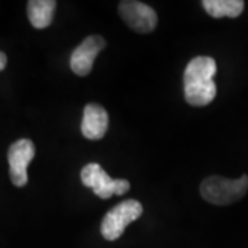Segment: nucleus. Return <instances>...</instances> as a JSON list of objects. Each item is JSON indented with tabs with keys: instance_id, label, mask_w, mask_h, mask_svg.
I'll use <instances>...</instances> for the list:
<instances>
[{
	"instance_id": "1",
	"label": "nucleus",
	"mask_w": 248,
	"mask_h": 248,
	"mask_svg": "<svg viewBox=\"0 0 248 248\" xmlns=\"http://www.w3.org/2000/svg\"><path fill=\"white\" fill-rule=\"evenodd\" d=\"M217 63L211 57H196L186 65L184 73V89L186 102L192 107H205L217 95L214 75Z\"/></svg>"
},
{
	"instance_id": "2",
	"label": "nucleus",
	"mask_w": 248,
	"mask_h": 248,
	"mask_svg": "<svg viewBox=\"0 0 248 248\" xmlns=\"http://www.w3.org/2000/svg\"><path fill=\"white\" fill-rule=\"evenodd\" d=\"M248 190V175L239 179L208 177L200 185V195L205 202L215 205H228L241 200Z\"/></svg>"
},
{
	"instance_id": "3",
	"label": "nucleus",
	"mask_w": 248,
	"mask_h": 248,
	"mask_svg": "<svg viewBox=\"0 0 248 248\" xmlns=\"http://www.w3.org/2000/svg\"><path fill=\"white\" fill-rule=\"evenodd\" d=\"M143 213L142 204L137 200H125L113 207L101 222V234L108 241H115L125 231V228L137 221Z\"/></svg>"
},
{
	"instance_id": "4",
	"label": "nucleus",
	"mask_w": 248,
	"mask_h": 248,
	"mask_svg": "<svg viewBox=\"0 0 248 248\" xmlns=\"http://www.w3.org/2000/svg\"><path fill=\"white\" fill-rule=\"evenodd\" d=\"M80 178L83 185L91 187L94 193L101 199H109L113 195L122 196L128 192L130 182L127 179H113L107 174V171L97 163H90L84 166Z\"/></svg>"
},
{
	"instance_id": "5",
	"label": "nucleus",
	"mask_w": 248,
	"mask_h": 248,
	"mask_svg": "<svg viewBox=\"0 0 248 248\" xmlns=\"http://www.w3.org/2000/svg\"><path fill=\"white\" fill-rule=\"evenodd\" d=\"M119 14L127 27L138 33H149L157 25L156 11L151 6L137 0L120 1Z\"/></svg>"
},
{
	"instance_id": "6",
	"label": "nucleus",
	"mask_w": 248,
	"mask_h": 248,
	"mask_svg": "<svg viewBox=\"0 0 248 248\" xmlns=\"http://www.w3.org/2000/svg\"><path fill=\"white\" fill-rule=\"evenodd\" d=\"M35 145L31 140H19L9 149L10 179L13 185L25 186L28 182V166L35 157Z\"/></svg>"
},
{
	"instance_id": "7",
	"label": "nucleus",
	"mask_w": 248,
	"mask_h": 248,
	"mask_svg": "<svg viewBox=\"0 0 248 248\" xmlns=\"http://www.w3.org/2000/svg\"><path fill=\"white\" fill-rule=\"evenodd\" d=\"M105 39L102 36H89L83 40L71 55V68L75 75L78 76H87L94 65V60L104 48H105Z\"/></svg>"
},
{
	"instance_id": "8",
	"label": "nucleus",
	"mask_w": 248,
	"mask_h": 248,
	"mask_svg": "<svg viewBox=\"0 0 248 248\" xmlns=\"http://www.w3.org/2000/svg\"><path fill=\"white\" fill-rule=\"evenodd\" d=\"M109 125V116L108 112L98 104H89L83 112V122H81V133L91 140L98 141L105 137Z\"/></svg>"
},
{
	"instance_id": "9",
	"label": "nucleus",
	"mask_w": 248,
	"mask_h": 248,
	"mask_svg": "<svg viewBox=\"0 0 248 248\" xmlns=\"http://www.w3.org/2000/svg\"><path fill=\"white\" fill-rule=\"evenodd\" d=\"M57 3L54 0L28 1V18L36 29H45L53 22Z\"/></svg>"
},
{
	"instance_id": "10",
	"label": "nucleus",
	"mask_w": 248,
	"mask_h": 248,
	"mask_svg": "<svg viewBox=\"0 0 248 248\" xmlns=\"http://www.w3.org/2000/svg\"><path fill=\"white\" fill-rule=\"evenodd\" d=\"M204 10L214 18H237L244 10L241 0H203Z\"/></svg>"
},
{
	"instance_id": "11",
	"label": "nucleus",
	"mask_w": 248,
	"mask_h": 248,
	"mask_svg": "<svg viewBox=\"0 0 248 248\" xmlns=\"http://www.w3.org/2000/svg\"><path fill=\"white\" fill-rule=\"evenodd\" d=\"M6 65H7V57H6V54L0 51V71H3L6 68Z\"/></svg>"
}]
</instances>
